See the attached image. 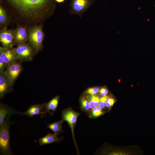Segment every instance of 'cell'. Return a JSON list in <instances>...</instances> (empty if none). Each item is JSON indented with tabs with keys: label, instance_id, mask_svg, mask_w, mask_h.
<instances>
[{
	"label": "cell",
	"instance_id": "603a6c76",
	"mask_svg": "<svg viewBox=\"0 0 155 155\" xmlns=\"http://www.w3.org/2000/svg\"><path fill=\"white\" fill-rule=\"evenodd\" d=\"M100 95L102 96H106V94L108 92V90L107 89L103 88H101L100 90Z\"/></svg>",
	"mask_w": 155,
	"mask_h": 155
},
{
	"label": "cell",
	"instance_id": "d6986e66",
	"mask_svg": "<svg viewBox=\"0 0 155 155\" xmlns=\"http://www.w3.org/2000/svg\"><path fill=\"white\" fill-rule=\"evenodd\" d=\"M103 114L102 108L100 106H97L90 110V115L91 118H94L98 117Z\"/></svg>",
	"mask_w": 155,
	"mask_h": 155
},
{
	"label": "cell",
	"instance_id": "484cf974",
	"mask_svg": "<svg viewBox=\"0 0 155 155\" xmlns=\"http://www.w3.org/2000/svg\"><path fill=\"white\" fill-rule=\"evenodd\" d=\"M56 2L61 3L65 1V0H55Z\"/></svg>",
	"mask_w": 155,
	"mask_h": 155
},
{
	"label": "cell",
	"instance_id": "ac0fdd59",
	"mask_svg": "<svg viewBox=\"0 0 155 155\" xmlns=\"http://www.w3.org/2000/svg\"><path fill=\"white\" fill-rule=\"evenodd\" d=\"M88 94L86 98L89 102L90 109L98 106L100 101V98L98 96L95 95Z\"/></svg>",
	"mask_w": 155,
	"mask_h": 155
},
{
	"label": "cell",
	"instance_id": "7a4b0ae2",
	"mask_svg": "<svg viewBox=\"0 0 155 155\" xmlns=\"http://www.w3.org/2000/svg\"><path fill=\"white\" fill-rule=\"evenodd\" d=\"M28 43L38 53L43 48L44 33L42 26L40 24L34 25L28 29Z\"/></svg>",
	"mask_w": 155,
	"mask_h": 155
},
{
	"label": "cell",
	"instance_id": "3957f363",
	"mask_svg": "<svg viewBox=\"0 0 155 155\" xmlns=\"http://www.w3.org/2000/svg\"><path fill=\"white\" fill-rule=\"evenodd\" d=\"M11 116L6 118L3 123L0 127V151L3 155L12 154L9 135L10 126L12 124L9 120Z\"/></svg>",
	"mask_w": 155,
	"mask_h": 155
},
{
	"label": "cell",
	"instance_id": "d4e9b609",
	"mask_svg": "<svg viewBox=\"0 0 155 155\" xmlns=\"http://www.w3.org/2000/svg\"><path fill=\"white\" fill-rule=\"evenodd\" d=\"M98 105L99 106L101 107L102 108L106 106V102L101 100L100 99Z\"/></svg>",
	"mask_w": 155,
	"mask_h": 155
},
{
	"label": "cell",
	"instance_id": "ffe728a7",
	"mask_svg": "<svg viewBox=\"0 0 155 155\" xmlns=\"http://www.w3.org/2000/svg\"><path fill=\"white\" fill-rule=\"evenodd\" d=\"M80 106L82 110L84 112H87L90 110L89 103L87 98L83 97L81 98Z\"/></svg>",
	"mask_w": 155,
	"mask_h": 155
},
{
	"label": "cell",
	"instance_id": "30bf717a",
	"mask_svg": "<svg viewBox=\"0 0 155 155\" xmlns=\"http://www.w3.org/2000/svg\"><path fill=\"white\" fill-rule=\"evenodd\" d=\"M15 45L27 43L28 41V31L24 27L20 26L13 30Z\"/></svg>",
	"mask_w": 155,
	"mask_h": 155
},
{
	"label": "cell",
	"instance_id": "9a60e30c",
	"mask_svg": "<svg viewBox=\"0 0 155 155\" xmlns=\"http://www.w3.org/2000/svg\"><path fill=\"white\" fill-rule=\"evenodd\" d=\"M55 133H48L45 136L39 139V145L44 146L47 144L60 142L62 140V137H59Z\"/></svg>",
	"mask_w": 155,
	"mask_h": 155
},
{
	"label": "cell",
	"instance_id": "cb8c5ba5",
	"mask_svg": "<svg viewBox=\"0 0 155 155\" xmlns=\"http://www.w3.org/2000/svg\"><path fill=\"white\" fill-rule=\"evenodd\" d=\"M106 102L109 103L112 106L115 102L114 99L112 98H108L106 99Z\"/></svg>",
	"mask_w": 155,
	"mask_h": 155
},
{
	"label": "cell",
	"instance_id": "7c38bea8",
	"mask_svg": "<svg viewBox=\"0 0 155 155\" xmlns=\"http://www.w3.org/2000/svg\"><path fill=\"white\" fill-rule=\"evenodd\" d=\"M44 104H39L30 106L27 111L23 113L19 112V114L22 115H26L30 117H32L35 115H40L42 117L43 115H45L47 113L44 110Z\"/></svg>",
	"mask_w": 155,
	"mask_h": 155
},
{
	"label": "cell",
	"instance_id": "5b68a950",
	"mask_svg": "<svg viewBox=\"0 0 155 155\" xmlns=\"http://www.w3.org/2000/svg\"><path fill=\"white\" fill-rule=\"evenodd\" d=\"M94 0H71L69 3L70 15L81 16L93 4Z\"/></svg>",
	"mask_w": 155,
	"mask_h": 155
},
{
	"label": "cell",
	"instance_id": "8992f818",
	"mask_svg": "<svg viewBox=\"0 0 155 155\" xmlns=\"http://www.w3.org/2000/svg\"><path fill=\"white\" fill-rule=\"evenodd\" d=\"M80 114L81 113L76 112L70 108L63 110L61 114L62 120L63 121L67 122L71 129L74 143L77 148L78 147L76 144V142L74 138V131L78 117Z\"/></svg>",
	"mask_w": 155,
	"mask_h": 155
},
{
	"label": "cell",
	"instance_id": "7402d4cb",
	"mask_svg": "<svg viewBox=\"0 0 155 155\" xmlns=\"http://www.w3.org/2000/svg\"><path fill=\"white\" fill-rule=\"evenodd\" d=\"M7 65L5 62L0 57V73H3L5 72Z\"/></svg>",
	"mask_w": 155,
	"mask_h": 155
},
{
	"label": "cell",
	"instance_id": "e0dca14e",
	"mask_svg": "<svg viewBox=\"0 0 155 155\" xmlns=\"http://www.w3.org/2000/svg\"><path fill=\"white\" fill-rule=\"evenodd\" d=\"M9 21L7 13L1 5H0V25L1 27L6 26Z\"/></svg>",
	"mask_w": 155,
	"mask_h": 155
},
{
	"label": "cell",
	"instance_id": "2e32d148",
	"mask_svg": "<svg viewBox=\"0 0 155 155\" xmlns=\"http://www.w3.org/2000/svg\"><path fill=\"white\" fill-rule=\"evenodd\" d=\"M63 121L62 120L48 124L47 128L53 131L57 135H59L61 133L64 132L62 126Z\"/></svg>",
	"mask_w": 155,
	"mask_h": 155
},
{
	"label": "cell",
	"instance_id": "8fae6325",
	"mask_svg": "<svg viewBox=\"0 0 155 155\" xmlns=\"http://www.w3.org/2000/svg\"><path fill=\"white\" fill-rule=\"evenodd\" d=\"M0 57L3 60L7 66L18 61L13 48L7 49L0 46Z\"/></svg>",
	"mask_w": 155,
	"mask_h": 155
},
{
	"label": "cell",
	"instance_id": "9c48e42d",
	"mask_svg": "<svg viewBox=\"0 0 155 155\" xmlns=\"http://www.w3.org/2000/svg\"><path fill=\"white\" fill-rule=\"evenodd\" d=\"M12 84L5 73H0V98H2L6 94L12 91Z\"/></svg>",
	"mask_w": 155,
	"mask_h": 155
},
{
	"label": "cell",
	"instance_id": "6da1fadb",
	"mask_svg": "<svg viewBox=\"0 0 155 155\" xmlns=\"http://www.w3.org/2000/svg\"><path fill=\"white\" fill-rule=\"evenodd\" d=\"M22 18L30 23L42 22L55 12V0H6Z\"/></svg>",
	"mask_w": 155,
	"mask_h": 155
},
{
	"label": "cell",
	"instance_id": "5bb4252c",
	"mask_svg": "<svg viewBox=\"0 0 155 155\" xmlns=\"http://www.w3.org/2000/svg\"><path fill=\"white\" fill-rule=\"evenodd\" d=\"M59 99V96L54 97L51 100L44 104V111L52 116L57 108Z\"/></svg>",
	"mask_w": 155,
	"mask_h": 155
},
{
	"label": "cell",
	"instance_id": "52a82bcc",
	"mask_svg": "<svg viewBox=\"0 0 155 155\" xmlns=\"http://www.w3.org/2000/svg\"><path fill=\"white\" fill-rule=\"evenodd\" d=\"M0 41L3 48L12 49L14 44L13 30L7 29L6 27L2 29L0 32Z\"/></svg>",
	"mask_w": 155,
	"mask_h": 155
},
{
	"label": "cell",
	"instance_id": "44dd1931",
	"mask_svg": "<svg viewBox=\"0 0 155 155\" xmlns=\"http://www.w3.org/2000/svg\"><path fill=\"white\" fill-rule=\"evenodd\" d=\"M99 91V89L97 87H92L89 88L85 92L86 94L90 95H95Z\"/></svg>",
	"mask_w": 155,
	"mask_h": 155
},
{
	"label": "cell",
	"instance_id": "ba28073f",
	"mask_svg": "<svg viewBox=\"0 0 155 155\" xmlns=\"http://www.w3.org/2000/svg\"><path fill=\"white\" fill-rule=\"evenodd\" d=\"M22 70V66L20 62H16L8 65L5 73L13 84Z\"/></svg>",
	"mask_w": 155,
	"mask_h": 155
},
{
	"label": "cell",
	"instance_id": "4fadbf2b",
	"mask_svg": "<svg viewBox=\"0 0 155 155\" xmlns=\"http://www.w3.org/2000/svg\"><path fill=\"white\" fill-rule=\"evenodd\" d=\"M15 110L8 106L2 103L0 104V125H1L4 122L5 119L9 115L19 113Z\"/></svg>",
	"mask_w": 155,
	"mask_h": 155
},
{
	"label": "cell",
	"instance_id": "277c9868",
	"mask_svg": "<svg viewBox=\"0 0 155 155\" xmlns=\"http://www.w3.org/2000/svg\"><path fill=\"white\" fill-rule=\"evenodd\" d=\"M13 49L18 60L21 62L31 61L37 53L28 43L18 45Z\"/></svg>",
	"mask_w": 155,
	"mask_h": 155
}]
</instances>
